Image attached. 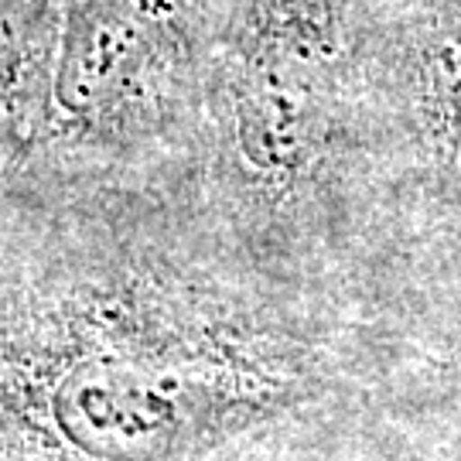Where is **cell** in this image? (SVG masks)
Masks as SVG:
<instances>
[{
	"label": "cell",
	"mask_w": 461,
	"mask_h": 461,
	"mask_svg": "<svg viewBox=\"0 0 461 461\" xmlns=\"http://www.w3.org/2000/svg\"><path fill=\"white\" fill-rule=\"evenodd\" d=\"M215 4L66 0L49 113L21 167L93 178L171 140L202 113Z\"/></svg>",
	"instance_id": "1"
},
{
	"label": "cell",
	"mask_w": 461,
	"mask_h": 461,
	"mask_svg": "<svg viewBox=\"0 0 461 461\" xmlns=\"http://www.w3.org/2000/svg\"><path fill=\"white\" fill-rule=\"evenodd\" d=\"M66 0H0V185L32 158L49 113Z\"/></svg>",
	"instance_id": "2"
},
{
	"label": "cell",
	"mask_w": 461,
	"mask_h": 461,
	"mask_svg": "<svg viewBox=\"0 0 461 461\" xmlns=\"http://www.w3.org/2000/svg\"><path fill=\"white\" fill-rule=\"evenodd\" d=\"M430 83L447 123L461 131V0H430Z\"/></svg>",
	"instance_id": "3"
}]
</instances>
